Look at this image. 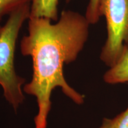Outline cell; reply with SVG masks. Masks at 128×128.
<instances>
[{
    "label": "cell",
    "mask_w": 128,
    "mask_h": 128,
    "mask_svg": "<svg viewBox=\"0 0 128 128\" xmlns=\"http://www.w3.org/2000/svg\"><path fill=\"white\" fill-rule=\"evenodd\" d=\"M28 23V34L21 40L20 50L23 55L32 57L33 72L23 91L36 98L34 128H46L56 88L76 104L84 103V96L67 83L63 66L76 60L88 38L90 24L86 16L72 10L62 11L55 24L44 18H29Z\"/></svg>",
    "instance_id": "1"
},
{
    "label": "cell",
    "mask_w": 128,
    "mask_h": 128,
    "mask_svg": "<svg viewBox=\"0 0 128 128\" xmlns=\"http://www.w3.org/2000/svg\"><path fill=\"white\" fill-rule=\"evenodd\" d=\"M30 12V2L22 5L10 14L0 30V86L5 98L15 111L24 100L22 87L25 79L16 73L14 54L20 29L29 18Z\"/></svg>",
    "instance_id": "2"
},
{
    "label": "cell",
    "mask_w": 128,
    "mask_h": 128,
    "mask_svg": "<svg viewBox=\"0 0 128 128\" xmlns=\"http://www.w3.org/2000/svg\"><path fill=\"white\" fill-rule=\"evenodd\" d=\"M100 12L106 20L108 34L100 58L111 68L121 57L124 46L128 48V0H100Z\"/></svg>",
    "instance_id": "3"
},
{
    "label": "cell",
    "mask_w": 128,
    "mask_h": 128,
    "mask_svg": "<svg viewBox=\"0 0 128 128\" xmlns=\"http://www.w3.org/2000/svg\"><path fill=\"white\" fill-rule=\"evenodd\" d=\"M103 80L109 84L128 83V48L124 46V52L118 62L109 68L103 76Z\"/></svg>",
    "instance_id": "4"
},
{
    "label": "cell",
    "mask_w": 128,
    "mask_h": 128,
    "mask_svg": "<svg viewBox=\"0 0 128 128\" xmlns=\"http://www.w3.org/2000/svg\"><path fill=\"white\" fill-rule=\"evenodd\" d=\"M59 0H30L29 18H44L58 20Z\"/></svg>",
    "instance_id": "5"
},
{
    "label": "cell",
    "mask_w": 128,
    "mask_h": 128,
    "mask_svg": "<svg viewBox=\"0 0 128 128\" xmlns=\"http://www.w3.org/2000/svg\"><path fill=\"white\" fill-rule=\"evenodd\" d=\"M30 0H0V23L4 16H9L14 11Z\"/></svg>",
    "instance_id": "6"
},
{
    "label": "cell",
    "mask_w": 128,
    "mask_h": 128,
    "mask_svg": "<svg viewBox=\"0 0 128 128\" xmlns=\"http://www.w3.org/2000/svg\"><path fill=\"white\" fill-rule=\"evenodd\" d=\"M72 1L65 0V2L69 3ZM100 0H90L85 16L90 24H96L100 20Z\"/></svg>",
    "instance_id": "7"
},
{
    "label": "cell",
    "mask_w": 128,
    "mask_h": 128,
    "mask_svg": "<svg viewBox=\"0 0 128 128\" xmlns=\"http://www.w3.org/2000/svg\"><path fill=\"white\" fill-rule=\"evenodd\" d=\"M110 128H128V107L124 111L111 119Z\"/></svg>",
    "instance_id": "8"
},
{
    "label": "cell",
    "mask_w": 128,
    "mask_h": 128,
    "mask_svg": "<svg viewBox=\"0 0 128 128\" xmlns=\"http://www.w3.org/2000/svg\"><path fill=\"white\" fill-rule=\"evenodd\" d=\"M110 126H111V119L104 118L102 125L99 128H110Z\"/></svg>",
    "instance_id": "9"
},
{
    "label": "cell",
    "mask_w": 128,
    "mask_h": 128,
    "mask_svg": "<svg viewBox=\"0 0 128 128\" xmlns=\"http://www.w3.org/2000/svg\"><path fill=\"white\" fill-rule=\"evenodd\" d=\"M1 27H2V26H1V24H0V30H1Z\"/></svg>",
    "instance_id": "10"
}]
</instances>
